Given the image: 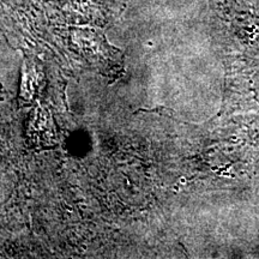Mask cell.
I'll return each mask as SVG.
<instances>
[{
	"label": "cell",
	"instance_id": "1",
	"mask_svg": "<svg viewBox=\"0 0 259 259\" xmlns=\"http://www.w3.org/2000/svg\"><path fill=\"white\" fill-rule=\"evenodd\" d=\"M29 137L37 147H50L56 143V128L48 112L36 109L29 121Z\"/></svg>",
	"mask_w": 259,
	"mask_h": 259
}]
</instances>
